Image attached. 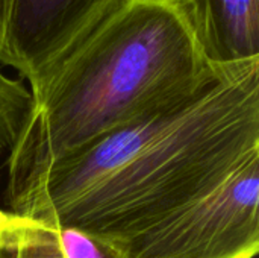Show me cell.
<instances>
[{"label": "cell", "instance_id": "5b68a950", "mask_svg": "<svg viewBox=\"0 0 259 258\" xmlns=\"http://www.w3.org/2000/svg\"><path fill=\"white\" fill-rule=\"evenodd\" d=\"M205 53L228 68L259 59V0H188Z\"/></svg>", "mask_w": 259, "mask_h": 258}, {"label": "cell", "instance_id": "6da1fadb", "mask_svg": "<svg viewBox=\"0 0 259 258\" xmlns=\"http://www.w3.org/2000/svg\"><path fill=\"white\" fill-rule=\"evenodd\" d=\"M259 155V59L74 152L12 195L9 211L103 249L152 230Z\"/></svg>", "mask_w": 259, "mask_h": 258}, {"label": "cell", "instance_id": "52a82bcc", "mask_svg": "<svg viewBox=\"0 0 259 258\" xmlns=\"http://www.w3.org/2000/svg\"><path fill=\"white\" fill-rule=\"evenodd\" d=\"M32 111L33 99L23 79L0 70V155L11 154Z\"/></svg>", "mask_w": 259, "mask_h": 258}, {"label": "cell", "instance_id": "8992f818", "mask_svg": "<svg viewBox=\"0 0 259 258\" xmlns=\"http://www.w3.org/2000/svg\"><path fill=\"white\" fill-rule=\"evenodd\" d=\"M0 258H64L53 228L0 210Z\"/></svg>", "mask_w": 259, "mask_h": 258}, {"label": "cell", "instance_id": "7a4b0ae2", "mask_svg": "<svg viewBox=\"0 0 259 258\" xmlns=\"http://www.w3.org/2000/svg\"><path fill=\"white\" fill-rule=\"evenodd\" d=\"M225 70L208 59L188 0H127L30 91L33 111L8 155L3 196Z\"/></svg>", "mask_w": 259, "mask_h": 258}, {"label": "cell", "instance_id": "277c9868", "mask_svg": "<svg viewBox=\"0 0 259 258\" xmlns=\"http://www.w3.org/2000/svg\"><path fill=\"white\" fill-rule=\"evenodd\" d=\"M127 0H0V64L30 91Z\"/></svg>", "mask_w": 259, "mask_h": 258}, {"label": "cell", "instance_id": "3957f363", "mask_svg": "<svg viewBox=\"0 0 259 258\" xmlns=\"http://www.w3.org/2000/svg\"><path fill=\"white\" fill-rule=\"evenodd\" d=\"M111 258H255L259 252V155L205 198L124 242Z\"/></svg>", "mask_w": 259, "mask_h": 258}, {"label": "cell", "instance_id": "ba28073f", "mask_svg": "<svg viewBox=\"0 0 259 258\" xmlns=\"http://www.w3.org/2000/svg\"><path fill=\"white\" fill-rule=\"evenodd\" d=\"M64 258H111L97 242L73 228H53Z\"/></svg>", "mask_w": 259, "mask_h": 258}]
</instances>
